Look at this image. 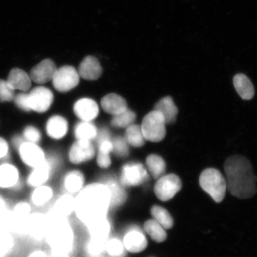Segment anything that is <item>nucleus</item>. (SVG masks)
<instances>
[{"mask_svg": "<svg viewBox=\"0 0 257 257\" xmlns=\"http://www.w3.org/2000/svg\"><path fill=\"white\" fill-rule=\"evenodd\" d=\"M7 82L15 91L18 89L26 92L30 89L32 85L30 74L19 68L13 69L10 71Z\"/></svg>", "mask_w": 257, "mask_h": 257, "instance_id": "a211bd4d", "label": "nucleus"}, {"mask_svg": "<svg viewBox=\"0 0 257 257\" xmlns=\"http://www.w3.org/2000/svg\"><path fill=\"white\" fill-rule=\"evenodd\" d=\"M25 143L23 138L20 136H15L13 139V144L14 145L15 148L20 149V147L22 146V145Z\"/></svg>", "mask_w": 257, "mask_h": 257, "instance_id": "49530a36", "label": "nucleus"}, {"mask_svg": "<svg viewBox=\"0 0 257 257\" xmlns=\"http://www.w3.org/2000/svg\"><path fill=\"white\" fill-rule=\"evenodd\" d=\"M147 168L154 179H159L166 171V163L162 157L157 155H150L146 160Z\"/></svg>", "mask_w": 257, "mask_h": 257, "instance_id": "c756f323", "label": "nucleus"}, {"mask_svg": "<svg viewBox=\"0 0 257 257\" xmlns=\"http://www.w3.org/2000/svg\"><path fill=\"white\" fill-rule=\"evenodd\" d=\"M77 72L79 77L86 80H96L102 74V68L96 57L87 56L79 64Z\"/></svg>", "mask_w": 257, "mask_h": 257, "instance_id": "dca6fc26", "label": "nucleus"}, {"mask_svg": "<svg viewBox=\"0 0 257 257\" xmlns=\"http://www.w3.org/2000/svg\"><path fill=\"white\" fill-rule=\"evenodd\" d=\"M46 130L50 138L60 140L65 136L68 131V123L62 116L55 115L47 121Z\"/></svg>", "mask_w": 257, "mask_h": 257, "instance_id": "aec40b11", "label": "nucleus"}, {"mask_svg": "<svg viewBox=\"0 0 257 257\" xmlns=\"http://www.w3.org/2000/svg\"><path fill=\"white\" fill-rule=\"evenodd\" d=\"M165 118L158 111H151L144 118L142 132L145 140L152 143H160L166 136Z\"/></svg>", "mask_w": 257, "mask_h": 257, "instance_id": "39448f33", "label": "nucleus"}, {"mask_svg": "<svg viewBox=\"0 0 257 257\" xmlns=\"http://www.w3.org/2000/svg\"><path fill=\"white\" fill-rule=\"evenodd\" d=\"M144 229L156 242H163L167 239V235L165 229L155 219H150L144 224Z\"/></svg>", "mask_w": 257, "mask_h": 257, "instance_id": "7c9ffc66", "label": "nucleus"}, {"mask_svg": "<svg viewBox=\"0 0 257 257\" xmlns=\"http://www.w3.org/2000/svg\"><path fill=\"white\" fill-rule=\"evenodd\" d=\"M23 137L29 143L37 144L41 140L40 132L35 126H28L24 130Z\"/></svg>", "mask_w": 257, "mask_h": 257, "instance_id": "79ce46f5", "label": "nucleus"}, {"mask_svg": "<svg viewBox=\"0 0 257 257\" xmlns=\"http://www.w3.org/2000/svg\"><path fill=\"white\" fill-rule=\"evenodd\" d=\"M79 77L77 69L72 66L66 65L57 69L52 81L57 91L67 92L78 85Z\"/></svg>", "mask_w": 257, "mask_h": 257, "instance_id": "423d86ee", "label": "nucleus"}, {"mask_svg": "<svg viewBox=\"0 0 257 257\" xmlns=\"http://www.w3.org/2000/svg\"><path fill=\"white\" fill-rule=\"evenodd\" d=\"M227 189L230 194L241 199H250L257 193V176L252 165L242 155H233L224 163Z\"/></svg>", "mask_w": 257, "mask_h": 257, "instance_id": "f03ea898", "label": "nucleus"}, {"mask_svg": "<svg viewBox=\"0 0 257 257\" xmlns=\"http://www.w3.org/2000/svg\"><path fill=\"white\" fill-rule=\"evenodd\" d=\"M97 130L91 121H81L74 128V135L77 140L91 141L97 136Z\"/></svg>", "mask_w": 257, "mask_h": 257, "instance_id": "cd10ccee", "label": "nucleus"}, {"mask_svg": "<svg viewBox=\"0 0 257 257\" xmlns=\"http://www.w3.org/2000/svg\"><path fill=\"white\" fill-rule=\"evenodd\" d=\"M31 215V207L28 203L19 202L11 210V231L13 234L26 235L27 225Z\"/></svg>", "mask_w": 257, "mask_h": 257, "instance_id": "1a4fd4ad", "label": "nucleus"}, {"mask_svg": "<svg viewBox=\"0 0 257 257\" xmlns=\"http://www.w3.org/2000/svg\"><path fill=\"white\" fill-rule=\"evenodd\" d=\"M15 246L13 233L10 230L0 226V257L9 254Z\"/></svg>", "mask_w": 257, "mask_h": 257, "instance_id": "c9c22d12", "label": "nucleus"}, {"mask_svg": "<svg viewBox=\"0 0 257 257\" xmlns=\"http://www.w3.org/2000/svg\"><path fill=\"white\" fill-rule=\"evenodd\" d=\"M19 151L24 163L33 168L41 165L46 160L45 154L37 144L25 142L19 149Z\"/></svg>", "mask_w": 257, "mask_h": 257, "instance_id": "f8f14e48", "label": "nucleus"}, {"mask_svg": "<svg viewBox=\"0 0 257 257\" xmlns=\"http://www.w3.org/2000/svg\"><path fill=\"white\" fill-rule=\"evenodd\" d=\"M74 112L82 121H91L99 114V106L93 99L82 98L74 104Z\"/></svg>", "mask_w": 257, "mask_h": 257, "instance_id": "2eb2a0df", "label": "nucleus"}, {"mask_svg": "<svg viewBox=\"0 0 257 257\" xmlns=\"http://www.w3.org/2000/svg\"><path fill=\"white\" fill-rule=\"evenodd\" d=\"M107 240L94 239L91 238L87 243V252L92 256H98L106 251Z\"/></svg>", "mask_w": 257, "mask_h": 257, "instance_id": "58836bf2", "label": "nucleus"}, {"mask_svg": "<svg viewBox=\"0 0 257 257\" xmlns=\"http://www.w3.org/2000/svg\"><path fill=\"white\" fill-rule=\"evenodd\" d=\"M28 96L30 109L39 113L48 110L54 100L53 93L44 87H37L32 89Z\"/></svg>", "mask_w": 257, "mask_h": 257, "instance_id": "9d476101", "label": "nucleus"}, {"mask_svg": "<svg viewBox=\"0 0 257 257\" xmlns=\"http://www.w3.org/2000/svg\"><path fill=\"white\" fill-rule=\"evenodd\" d=\"M53 196L52 188L47 186H39L32 194V202L37 207H42L50 202Z\"/></svg>", "mask_w": 257, "mask_h": 257, "instance_id": "f704fd0d", "label": "nucleus"}, {"mask_svg": "<svg viewBox=\"0 0 257 257\" xmlns=\"http://www.w3.org/2000/svg\"><path fill=\"white\" fill-rule=\"evenodd\" d=\"M110 207V194L104 184H89L75 198L74 212L86 225L106 218Z\"/></svg>", "mask_w": 257, "mask_h": 257, "instance_id": "f257e3e1", "label": "nucleus"}, {"mask_svg": "<svg viewBox=\"0 0 257 257\" xmlns=\"http://www.w3.org/2000/svg\"><path fill=\"white\" fill-rule=\"evenodd\" d=\"M110 194V207H117L122 205L126 199V193L124 186L119 183L116 179H107L104 183Z\"/></svg>", "mask_w": 257, "mask_h": 257, "instance_id": "b1692460", "label": "nucleus"}, {"mask_svg": "<svg viewBox=\"0 0 257 257\" xmlns=\"http://www.w3.org/2000/svg\"><path fill=\"white\" fill-rule=\"evenodd\" d=\"M95 155V148L91 141L77 140L71 147L69 160L73 164H80L92 160Z\"/></svg>", "mask_w": 257, "mask_h": 257, "instance_id": "9b49d317", "label": "nucleus"}, {"mask_svg": "<svg viewBox=\"0 0 257 257\" xmlns=\"http://www.w3.org/2000/svg\"><path fill=\"white\" fill-rule=\"evenodd\" d=\"M101 106L103 110L113 116L121 114L128 109L127 103L124 98L114 93L104 96L101 99Z\"/></svg>", "mask_w": 257, "mask_h": 257, "instance_id": "f3484780", "label": "nucleus"}, {"mask_svg": "<svg viewBox=\"0 0 257 257\" xmlns=\"http://www.w3.org/2000/svg\"><path fill=\"white\" fill-rule=\"evenodd\" d=\"M64 187L70 194L79 192L84 183V176L79 171H72L64 178Z\"/></svg>", "mask_w": 257, "mask_h": 257, "instance_id": "c85d7f7f", "label": "nucleus"}, {"mask_svg": "<svg viewBox=\"0 0 257 257\" xmlns=\"http://www.w3.org/2000/svg\"><path fill=\"white\" fill-rule=\"evenodd\" d=\"M45 241L52 253L69 254L74 244V233L67 218L47 216Z\"/></svg>", "mask_w": 257, "mask_h": 257, "instance_id": "7ed1b4c3", "label": "nucleus"}, {"mask_svg": "<svg viewBox=\"0 0 257 257\" xmlns=\"http://www.w3.org/2000/svg\"><path fill=\"white\" fill-rule=\"evenodd\" d=\"M19 184V172L15 166L10 164L0 166V187L13 188Z\"/></svg>", "mask_w": 257, "mask_h": 257, "instance_id": "5701e85b", "label": "nucleus"}, {"mask_svg": "<svg viewBox=\"0 0 257 257\" xmlns=\"http://www.w3.org/2000/svg\"><path fill=\"white\" fill-rule=\"evenodd\" d=\"M199 184L204 192L216 202H222L227 189L226 180L219 170L214 168L203 171L199 177Z\"/></svg>", "mask_w": 257, "mask_h": 257, "instance_id": "20e7f679", "label": "nucleus"}, {"mask_svg": "<svg viewBox=\"0 0 257 257\" xmlns=\"http://www.w3.org/2000/svg\"><path fill=\"white\" fill-rule=\"evenodd\" d=\"M125 140L128 144L135 147H143L146 141L144 138L141 126L135 124L130 125L126 128Z\"/></svg>", "mask_w": 257, "mask_h": 257, "instance_id": "72a5a7b5", "label": "nucleus"}, {"mask_svg": "<svg viewBox=\"0 0 257 257\" xmlns=\"http://www.w3.org/2000/svg\"><path fill=\"white\" fill-rule=\"evenodd\" d=\"M111 142L112 144V152L116 156L119 157L127 156L128 154V143L125 138L116 137Z\"/></svg>", "mask_w": 257, "mask_h": 257, "instance_id": "ea45409f", "label": "nucleus"}, {"mask_svg": "<svg viewBox=\"0 0 257 257\" xmlns=\"http://www.w3.org/2000/svg\"><path fill=\"white\" fill-rule=\"evenodd\" d=\"M155 110L162 114L166 124H174L178 114V109L171 96H165L161 99L155 106Z\"/></svg>", "mask_w": 257, "mask_h": 257, "instance_id": "6ab92c4d", "label": "nucleus"}, {"mask_svg": "<svg viewBox=\"0 0 257 257\" xmlns=\"http://www.w3.org/2000/svg\"><path fill=\"white\" fill-rule=\"evenodd\" d=\"M57 69L53 61L45 59L32 69L30 77L31 80L37 84H45L52 80Z\"/></svg>", "mask_w": 257, "mask_h": 257, "instance_id": "ddd939ff", "label": "nucleus"}, {"mask_svg": "<svg viewBox=\"0 0 257 257\" xmlns=\"http://www.w3.org/2000/svg\"><path fill=\"white\" fill-rule=\"evenodd\" d=\"M148 179V174L142 164L131 162L121 169L120 182L124 187H134L143 184Z\"/></svg>", "mask_w": 257, "mask_h": 257, "instance_id": "6e6552de", "label": "nucleus"}, {"mask_svg": "<svg viewBox=\"0 0 257 257\" xmlns=\"http://www.w3.org/2000/svg\"><path fill=\"white\" fill-rule=\"evenodd\" d=\"M15 98V90L13 89L7 80L0 79V101H10Z\"/></svg>", "mask_w": 257, "mask_h": 257, "instance_id": "a19ab883", "label": "nucleus"}, {"mask_svg": "<svg viewBox=\"0 0 257 257\" xmlns=\"http://www.w3.org/2000/svg\"><path fill=\"white\" fill-rule=\"evenodd\" d=\"M47 225V216L39 213L31 214L27 225L26 235L34 241H43L46 234Z\"/></svg>", "mask_w": 257, "mask_h": 257, "instance_id": "4468645a", "label": "nucleus"}, {"mask_svg": "<svg viewBox=\"0 0 257 257\" xmlns=\"http://www.w3.org/2000/svg\"><path fill=\"white\" fill-rule=\"evenodd\" d=\"M182 181L178 176L174 174L162 176L155 184V194L162 202H167L175 197L182 189Z\"/></svg>", "mask_w": 257, "mask_h": 257, "instance_id": "0eeeda50", "label": "nucleus"}, {"mask_svg": "<svg viewBox=\"0 0 257 257\" xmlns=\"http://www.w3.org/2000/svg\"><path fill=\"white\" fill-rule=\"evenodd\" d=\"M28 257H50V256L42 250H35L30 253Z\"/></svg>", "mask_w": 257, "mask_h": 257, "instance_id": "a18cd8bd", "label": "nucleus"}, {"mask_svg": "<svg viewBox=\"0 0 257 257\" xmlns=\"http://www.w3.org/2000/svg\"><path fill=\"white\" fill-rule=\"evenodd\" d=\"M124 243L117 239L107 240L106 251L112 257H124L126 253Z\"/></svg>", "mask_w": 257, "mask_h": 257, "instance_id": "4c0bfd02", "label": "nucleus"}, {"mask_svg": "<svg viewBox=\"0 0 257 257\" xmlns=\"http://www.w3.org/2000/svg\"><path fill=\"white\" fill-rule=\"evenodd\" d=\"M75 198L71 194H64L61 196L54 204L53 212L55 216L62 218H67L74 211Z\"/></svg>", "mask_w": 257, "mask_h": 257, "instance_id": "393cba45", "label": "nucleus"}, {"mask_svg": "<svg viewBox=\"0 0 257 257\" xmlns=\"http://www.w3.org/2000/svg\"><path fill=\"white\" fill-rule=\"evenodd\" d=\"M111 152H112V144L110 140H104L99 143V151H98L96 162L101 168H107L110 166Z\"/></svg>", "mask_w": 257, "mask_h": 257, "instance_id": "473e14b6", "label": "nucleus"}, {"mask_svg": "<svg viewBox=\"0 0 257 257\" xmlns=\"http://www.w3.org/2000/svg\"><path fill=\"white\" fill-rule=\"evenodd\" d=\"M87 226L91 238L107 240L110 232V224L106 218L89 223Z\"/></svg>", "mask_w": 257, "mask_h": 257, "instance_id": "bb28decb", "label": "nucleus"}, {"mask_svg": "<svg viewBox=\"0 0 257 257\" xmlns=\"http://www.w3.org/2000/svg\"><path fill=\"white\" fill-rule=\"evenodd\" d=\"M135 119L136 114L127 109L121 114L114 115L111 120V125L116 128H127L133 124Z\"/></svg>", "mask_w": 257, "mask_h": 257, "instance_id": "e433bc0d", "label": "nucleus"}, {"mask_svg": "<svg viewBox=\"0 0 257 257\" xmlns=\"http://www.w3.org/2000/svg\"><path fill=\"white\" fill-rule=\"evenodd\" d=\"M9 145L4 139L0 138V159L4 158L8 155Z\"/></svg>", "mask_w": 257, "mask_h": 257, "instance_id": "c03bdc74", "label": "nucleus"}, {"mask_svg": "<svg viewBox=\"0 0 257 257\" xmlns=\"http://www.w3.org/2000/svg\"><path fill=\"white\" fill-rule=\"evenodd\" d=\"M235 89L240 97L243 100H250L253 99L255 94V89L252 82L247 76L244 74H237L233 79Z\"/></svg>", "mask_w": 257, "mask_h": 257, "instance_id": "412c9836", "label": "nucleus"}, {"mask_svg": "<svg viewBox=\"0 0 257 257\" xmlns=\"http://www.w3.org/2000/svg\"><path fill=\"white\" fill-rule=\"evenodd\" d=\"M124 246L128 251L132 253H140L147 246V240L143 233L138 231H131L124 236Z\"/></svg>", "mask_w": 257, "mask_h": 257, "instance_id": "4be33fe9", "label": "nucleus"}, {"mask_svg": "<svg viewBox=\"0 0 257 257\" xmlns=\"http://www.w3.org/2000/svg\"><path fill=\"white\" fill-rule=\"evenodd\" d=\"M8 204L5 202L4 198L0 195V213L4 212V211L8 210Z\"/></svg>", "mask_w": 257, "mask_h": 257, "instance_id": "de8ad7c7", "label": "nucleus"}, {"mask_svg": "<svg viewBox=\"0 0 257 257\" xmlns=\"http://www.w3.org/2000/svg\"><path fill=\"white\" fill-rule=\"evenodd\" d=\"M50 165L47 160H45L41 165L35 167L28 177L29 185L33 187L42 185L50 177Z\"/></svg>", "mask_w": 257, "mask_h": 257, "instance_id": "a878e982", "label": "nucleus"}, {"mask_svg": "<svg viewBox=\"0 0 257 257\" xmlns=\"http://www.w3.org/2000/svg\"><path fill=\"white\" fill-rule=\"evenodd\" d=\"M50 257H69V254L65 253H52L50 255Z\"/></svg>", "mask_w": 257, "mask_h": 257, "instance_id": "09e8293b", "label": "nucleus"}, {"mask_svg": "<svg viewBox=\"0 0 257 257\" xmlns=\"http://www.w3.org/2000/svg\"><path fill=\"white\" fill-rule=\"evenodd\" d=\"M15 103L22 110L25 111H31L29 104L28 94L20 93L14 98Z\"/></svg>", "mask_w": 257, "mask_h": 257, "instance_id": "37998d69", "label": "nucleus"}, {"mask_svg": "<svg viewBox=\"0 0 257 257\" xmlns=\"http://www.w3.org/2000/svg\"><path fill=\"white\" fill-rule=\"evenodd\" d=\"M151 214L154 219L157 221L164 229H170L173 227V218L165 208L160 206H153L151 209Z\"/></svg>", "mask_w": 257, "mask_h": 257, "instance_id": "2f4dec72", "label": "nucleus"}]
</instances>
